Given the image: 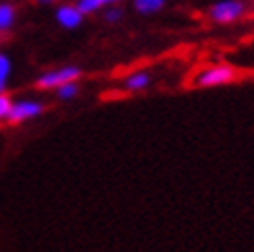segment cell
Returning a JSON list of instances; mask_svg holds the SVG:
<instances>
[{"label": "cell", "instance_id": "cell-12", "mask_svg": "<svg viewBox=\"0 0 254 252\" xmlns=\"http://www.w3.org/2000/svg\"><path fill=\"white\" fill-rule=\"evenodd\" d=\"M10 108H12L10 97H8V95H4V93H0V120L8 118V114H10Z\"/></svg>", "mask_w": 254, "mask_h": 252}, {"label": "cell", "instance_id": "cell-8", "mask_svg": "<svg viewBox=\"0 0 254 252\" xmlns=\"http://www.w3.org/2000/svg\"><path fill=\"white\" fill-rule=\"evenodd\" d=\"M166 0H134V8L143 15H153L159 8H163Z\"/></svg>", "mask_w": 254, "mask_h": 252}, {"label": "cell", "instance_id": "cell-7", "mask_svg": "<svg viewBox=\"0 0 254 252\" xmlns=\"http://www.w3.org/2000/svg\"><path fill=\"white\" fill-rule=\"evenodd\" d=\"M15 23V8L8 2H0V31H8Z\"/></svg>", "mask_w": 254, "mask_h": 252}, {"label": "cell", "instance_id": "cell-2", "mask_svg": "<svg viewBox=\"0 0 254 252\" xmlns=\"http://www.w3.org/2000/svg\"><path fill=\"white\" fill-rule=\"evenodd\" d=\"M244 12H246V6H244L242 0H221V2L211 6L209 15L217 23H232V21L242 17Z\"/></svg>", "mask_w": 254, "mask_h": 252}, {"label": "cell", "instance_id": "cell-13", "mask_svg": "<svg viewBox=\"0 0 254 252\" xmlns=\"http://www.w3.org/2000/svg\"><path fill=\"white\" fill-rule=\"evenodd\" d=\"M104 17H106V21H110V23H116V21H120L122 19V8H108L106 12H104Z\"/></svg>", "mask_w": 254, "mask_h": 252}, {"label": "cell", "instance_id": "cell-11", "mask_svg": "<svg viewBox=\"0 0 254 252\" xmlns=\"http://www.w3.org/2000/svg\"><path fill=\"white\" fill-rule=\"evenodd\" d=\"M77 91H79L77 83H66V85H62V87H58V89H56L60 99H72L74 95H77Z\"/></svg>", "mask_w": 254, "mask_h": 252}, {"label": "cell", "instance_id": "cell-14", "mask_svg": "<svg viewBox=\"0 0 254 252\" xmlns=\"http://www.w3.org/2000/svg\"><path fill=\"white\" fill-rule=\"evenodd\" d=\"M112 2H120V0H99V4H112Z\"/></svg>", "mask_w": 254, "mask_h": 252}, {"label": "cell", "instance_id": "cell-1", "mask_svg": "<svg viewBox=\"0 0 254 252\" xmlns=\"http://www.w3.org/2000/svg\"><path fill=\"white\" fill-rule=\"evenodd\" d=\"M81 77V68L77 66H60L56 70H50V72H44L40 79H37V85L42 89H58V87L66 85V83H74Z\"/></svg>", "mask_w": 254, "mask_h": 252}, {"label": "cell", "instance_id": "cell-3", "mask_svg": "<svg viewBox=\"0 0 254 252\" xmlns=\"http://www.w3.org/2000/svg\"><path fill=\"white\" fill-rule=\"evenodd\" d=\"M234 77H236L234 68H230V66H211V68H205L196 74L194 85L196 87H217V85L230 83Z\"/></svg>", "mask_w": 254, "mask_h": 252}, {"label": "cell", "instance_id": "cell-4", "mask_svg": "<svg viewBox=\"0 0 254 252\" xmlns=\"http://www.w3.org/2000/svg\"><path fill=\"white\" fill-rule=\"evenodd\" d=\"M42 112H44V106L40 102H33V99H23V102L12 104L8 120H12V122H25V120H31L35 116H40Z\"/></svg>", "mask_w": 254, "mask_h": 252}, {"label": "cell", "instance_id": "cell-5", "mask_svg": "<svg viewBox=\"0 0 254 252\" xmlns=\"http://www.w3.org/2000/svg\"><path fill=\"white\" fill-rule=\"evenodd\" d=\"M56 19L58 23L62 25V27H66V29H77L79 25L83 23V15L79 12L77 6H60L56 10Z\"/></svg>", "mask_w": 254, "mask_h": 252}, {"label": "cell", "instance_id": "cell-9", "mask_svg": "<svg viewBox=\"0 0 254 252\" xmlns=\"http://www.w3.org/2000/svg\"><path fill=\"white\" fill-rule=\"evenodd\" d=\"M8 74H10V60L4 54H0V93H4Z\"/></svg>", "mask_w": 254, "mask_h": 252}, {"label": "cell", "instance_id": "cell-6", "mask_svg": "<svg viewBox=\"0 0 254 252\" xmlns=\"http://www.w3.org/2000/svg\"><path fill=\"white\" fill-rule=\"evenodd\" d=\"M149 83H151L149 72H134L124 81V87L130 89V91H141V89H145V87H149Z\"/></svg>", "mask_w": 254, "mask_h": 252}, {"label": "cell", "instance_id": "cell-15", "mask_svg": "<svg viewBox=\"0 0 254 252\" xmlns=\"http://www.w3.org/2000/svg\"><path fill=\"white\" fill-rule=\"evenodd\" d=\"M37 2H42V4H48V2H54V0H37Z\"/></svg>", "mask_w": 254, "mask_h": 252}, {"label": "cell", "instance_id": "cell-10", "mask_svg": "<svg viewBox=\"0 0 254 252\" xmlns=\"http://www.w3.org/2000/svg\"><path fill=\"white\" fill-rule=\"evenodd\" d=\"M77 8H79L81 15H91V12L101 8V4H99V0H79Z\"/></svg>", "mask_w": 254, "mask_h": 252}]
</instances>
